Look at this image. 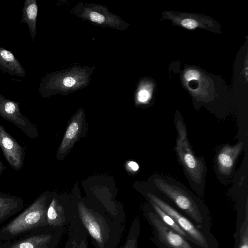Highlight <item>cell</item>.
<instances>
[{
	"instance_id": "cell-22",
	"label": "cell",
	"mask_w": 248,
	"mask_h": 248,
	"mask_svg": "<svg viewBox=\"0 0 248 248\" xmlns=\"http://www.w3.org/2000/svg\"><path fill=\"white\" fill-rule=\"evenodd\" d=\"M200 73L198 70L195 69L188 70L184 74V78L187 81L198 80L200 78Z\"/></svg>"
},
{
	"instance_id": "cell-25",
	"label": "cell",
	"mask_w": 248,
	"mask_h": 248,
	"mask_svg": "<svg viewBox=\"0 0 248 248\" xmlns=\"http://www.w3.org/2000/svg\"><path fill=\"white\" fill-rule=\"evenodd\" d=\"M6 167L0 159V174H1L5 170Z\"/></svg>"
},
{
	"instance_id": "cell-11",
	"label": "cell",
	"mask_w": 248,
	"mask_h": 248,
	"mask_svg": "<svg viewBox=\"0 0 248 248\" xmlns=\"http://www.w3.org/2000/svg\"><path fill=\"white\" fill-rule=\"evenodd\" d=\"M0 148L9 166L16 170H21L24 165L25 149L0 124Z\"/></svg>"
},
{
	"instance_id": "cell-23",
	"label": "cell",
	"mask_w": 248,
	"mask_h": 248,
	"mask_svg": "<svg viewBox=\"0 0 248 248\" xmlns=\"http://www.w3.org/2000/svg\"><path fill=\"white\" fill-rule=\"evenodd\" d=\"M181 24L184 27L188 29H194L198 26V22L192 18H185L181 22Z\"/></svg>"
},
{
	"instance_id": "cell-2",
	"label": "cell",
	"mask_w": 248,
	"mask_h": 248,
	"mask_svg": "<svg viewBox=\"0 0 248 248\" xmlns=\"http://www.w3.org/2000/svg\"><path fill=\"white\" fill-rule=\"evenodd\" d=\"M94 248H117L125 229V223L79 200L73 205Z\"/></svg>"
},
{
	"instance_id": "cell-10",
	"label": "cell",
	"mask_w": 248,
	"mask_h": 248,
	"mask_svg": "<svg viewBox=\"0 0 248 248\" xmlns=\"http://www.w3.org/2000/svg\"><path fill=\"white\" fill-rule=\"evenodd\" d=\"M19 105V102L8 99L0 93V116L19 128L28 138H37L36 126L21 113Z\"/></svg>"
},
{
	"instance_id": "cell-6",
	"label": "cell",
	"mask_w": 248,
	"mask_h": 248,
	"mask_svg": "<svg viewBox=\"0 0 248 248\" xmlns=\"http://www.w3.org/2000/svg\"><path fill=\"white\" fill-rule=\"evenodd\" d=\"M145 193L148 202H151L170 215L186 233L189 242L196 248H218L217 240L212 233H206L190 219L165 200L153 187Z\"/></svg>"
},
{
	"instance_id": "cell-3",
	"label": "cell",
	"mask_w": 248,
	"mask_h": 248,
	"mask_svg": "<svg viewBox=\"0 0 248 248\" xmlns=\"http://www.w3.org/2000/svg\"><path fill=\"white\" fill-rule=\"evenodd\" d=\"M174 122L177 132L175 151L179 161L191 188L199 197H202L207 171L205 160L196 156L191 148L183 119L176 115Z\"/></svg>"
},
{
	"instance_id": "cell-17",
	"label": "cell",
	"mask_w": 248,
	"mask_h": 248,
	"mask_svg": "<svg viewBox=\"0 0 248 248\" xmlns=\"http://www.w3.org/2000/svg\"><path fill=\"white\" fill-rule=\"evenodd\" d=\"M38 7L36 0H25L22 10L21 23L28 25L31 40L36 34V22Z\"/></svg>"
},
{
	"instance_id": "cell-1",
	"label": "cell",
	"mask_w": 248,
	"mask_h": 248,
	"mask_svg": "<svg viewBox=\"0 0 248 248\" xmlns=\"http://www.w3.org/2000/svg\"><path fill=\"white\" fill-rule=\"evenodd\" d=\"M152 183L165 200L171 202L204 232L212 233L210 212L201 197L171 177L157 174L153 177Z\"/></svg>"
},
{
	"instance_id": "cell-21",
	"label": "cell",
	"mask_w": 248,
	"mask_h": 248,
	"mask_svg": "<svg viewBox=\"0 0 248 248\" xmlns=\"http://www.w3.org/2000/svg\"><path fill=\"white\" fill-rule=\"evenodd\" d=\"M151 97L150 91L145 86H140L136 95L137 101L140 103L147 102Z\"/></svg>"
},
{
	"instance_id": "cell-19",
	"label": "cell",
	"mask_w": 248,
	"mask_h": 248,
	"mask_svg": "<svg viewBox=\"0 0 248 248\" xmlns=\"http://www.w3.org/2000/svg\"><path fill=\"white\" fill-rule=\"evenodd\" d=\"M152 208L161 220L168 227L171 229L174 232L184 237L189 242V238L186 233L181 229L178 225L176 223L173 218L168 214L162 210L155 204L148 202Z\"/></svg>"
},
{
	"instance_id": "cell-18",
	"label": "cell",
	"mask_w": 248,
	"mask_h": 248,
	"mask_svg": "<svg viewBox=\"0 0 248 248\" xmlns=\"http://www.w3.org/2000/svg\"><path fill=\"white\" fill-rule=\"evenodd\" d=\"M236 216L234 248H248V209Z\"/></svg>"
},
{
	"instance_id": "cell-9",
	"label": "cell",
	"mask_w": 248,
	"mask_h": 248,
	"mask_svg": "<svg viewBox=\"0 0 248 248\" xmlns=\"http://www.w3.org/2000/svg\"><path fill=\"white\" fill-rule=\"evenodd\" d=\"M76 16L102 28H108L124 31L129 24L99 4L78 2L70 10Z\"/></svg>"
},
{
	"instance_id": "cell-8",
	"label": "cell",
	"mask_w": 248,
	"mask_h": 248,
	"mask_svg": "<svg viewBox=\"0 0 248 248\" xmlns=\"http://www.w3.org/2000/svg\"><path fill=\"white\" fill-rule=\"evenodd\" d=\"M152 228V241L158 248H196L184 237L165 225L148 203L143 209Z\"/></svg>"
},
{
	"instance_id": "cell-4",
	"label": "cell",
	"mask_w": 248,
	"mask_h": 248,
	"mask_svg": "<svg viewBox=\"0 0 248 248\" xmlns=\"http://www.w3.org/2000/svg\"><path fill=\"white\" fill-rule=\"evenodd\" d=\"M95 70L94 66L74 65L47 74L42 78L38 92L43 97L67 95L87 87Z\"/></svg>"
},
{
	"instance_id": "cell-15",
	"label": "cell",
	"mask_w": 248,
	"mask_h": 248,
	"mask_svg": "<svg viewBox=\"0 0 248 248\" xmlns=\"http://www.w3.org/2000/svg\"><path fill=\"white\" fill-rule=\"evenodd\" d=\"M23 206L22 198L0 192V224L20 212Z\"/></svg>"
},
{
	"instance_id": "cell-5",
	"label": "cell",
	"mask_w": 248,
	"mask_h": 248,
	"mask_svg": "<svg viewBox=\"0 0 248 248\" xmlns=\"http://www.w3.org/2000/svg\"><path fill=\"white\" fill-rule=\"evenodd\" d=\"M50 194L40 195L22 213L0 228V242L16 239L35 228L48 225L46 209Z\"/></svg>"
},
{
	"instance_id": "cell-16",
	"label": "cell",
	"mask_w": 248,
	"mask_h": 248,
	"mask_svg": "<svg viewBox=\"0 0 248 248\" xmlns=\"http://www.w3.org/2000/svg\"><path fill=\"white\" fill-rule=\"evenodd\" d=\"M0 69L11 76H26L25 69L20 62L10 51L3 47H0Z\"/></svg>"
},
{
	"instance_id": "cell-26",
	"label": "cell",
	"mask_w": 248,
	"mask_h": 248,
	"mask_svg": "<svg viewBox=\"0 0 248 248\" xmlns=\"http://www.w3.org/2000/svg\"><path fill=\"white\" fill-rule=\"evenodd\" d=\"M0 248H1V247H0Z\"/></svg>"
},
{
	"instance_id": "cell-13",
	"label": "cell",
	"mask_w": 248,
	"mask_h": 248,
	"mask_svg": "<svg viewBox=\"0 0 248 248\" xmlns=\"http://www.w3.org/2000/svg\"><path fill=\"white\" fill-rule=\"evenodd\" d=\"M243 142L232 146L225 145L219 151L216 162L217 170L221 174L229 175L232 172L234 163L242 150Z\"/></svg>"
},
{
	"instance_id": "cell-24",
	"label": "cell",
	"mask_w": 248,
	"mask_h": 248,
	"mask_svg": "<svg viewBox=\"0 0 248 248\" xmlns=\"http://www.w3.org/2000/svg\"><path fill=\"white\" fill-rule=\"evenodd\" d=\"M127 165L133 171H137L139 168L138 164L135 161H131L128 162Z\"/></svg>"
},
{
	"instance_id": "cell-7",
	"label": "cell",
	"mask_w": 248,
	"mask_h": 248,
	"mask_svg": "<svg viewBox=\"0 0 248 248\" xmlns=\"http://www.w3.org/2000/svg\"><path fill=\"white\" fill-rule=\"evenodd\" d=\"M65 228L49 225L31 230L9 241L0 242L1 248H57Z\"/></svg>"
},
{
	"instance_id": "cell-14",
	"label": "cell",
	"mask_w": 248,
	"mask_h": 248,
	"mask_svg": "<svg viewBox=\"0 0 248 248\" xmlns=\"http://www.w3.org/2000/svg\"><path fill=\"white\" fill-rule=\"evenodd\" d=\"M84 115V110L80 109L73 117L59 148L58 155H64L72 147L81 132Z\"/></svg>"
},
{
	"instance_id": "cell-20",
	"label": "cell",
	"mask_w": 248,
	"mask_h": 248,
	"mask_svg": "<svg viewBox=\"0 0 248 248\" xmlns=\"http://www.w3.org/2000/svg\"><path fill=\"white\" fill-rule=\"evenodd\" d=\"M140 219L136 217L132 220L122 248H138V239L140 234Z\"/></svg>"
},
{
	"instance_id": "cell-12",
	"label": "cell",
	"mask_w": 248,
	"mask_h": 248,
	"mask_svg": "<svg viewBox=\"0 0 248 248\" xmlns=\"http://www.w3.org/2000/svg\"><path fill=\"white\" fill-rule=\"evenodd\" d=\"M74 213L73 205H66L57 197L50 195L46 213L48 225L66 228Z\"/></svg>"
}]
</instances>
